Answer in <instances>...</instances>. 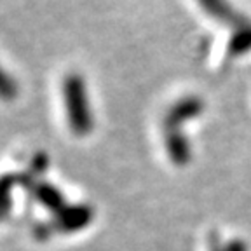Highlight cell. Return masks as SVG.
<instances>
[{"label": "cell", "instance_id": "8992f818", "mask_svg": "<svg viewBox=\"0 0 251 251\" xmlns=\"http://www.w3.org/2000/svg\"><path fill=\"white\" fill-rule=\"evenodd\" d=\"M18 185V175H4L0 176V220L4 218L11 208V192Z\"/></svg>", "mask_w": 251, "mask_h": 251}, {"label": "cell", "instance_id": "9c48e42d", "mask_svg": "<svg viewBox=\"0 0 251 251\" xmlns=\"http://www.w3.org/2000/svg\"><path fill=\"white\" fill-rule=\"evenodd\" d=\"M47 155L44 152H39L35 157H33V161H31L30 168H28V173H30L31 176H42L44 173L47 169Z\"/></svg>", "mask_w": 251, "mask_h": 251}, {"label": "cell", "instance_id": "30bf717a", "mask_svg": "<svg viewBox=\"0 0 251 251\" xmlns=\"http://www.w3.org/2000/svg\"><path fill=\"white\" fill-rule=\"evenodd\" d=\"M52 232H54V228H52V224H39L35 228H33V235H35L39 241L49 239Z\"/></svg>", "mask_w": 251, "mask_h": 251}, {"label": "cell", "instance_id": "5b68a950", "mask_svg": "<svg viewBox=\"0 0 251 251\" xmlns=\"http://www.w3.org/2000/svg\"><path fill=\"white\" fill-rule=\"evenodd\" d=\"M166 150L169 153V159H171L175 164H185L188 159V145L185 138L178 133L176 129H168L164 138Z\"/></svg>", "mask_w": 251, "mask_h": 251}, {"label": "cell", "instance_id": "ba28073f", "mask_svg": "<svg viewBox=\"0 0 251 251\" xmlns=\"http://www.w3.org/2000/svg\"><path fill=\"white\" fill-rule=\"evenodd\" d=\"M199 4L202 5L209 14L216 16V18H224V20H227L228 14H230L227 4H225L224 0H199Z\"/></svg>", "mask_w": 251, "mask_h": 251}, {"label": "cell", "instance_id": "6da1fadb", "mask_svg": "<svg viewBox=\"0 0 251 251\" xmlns=\"http://www.w3.org/2000/svg\"><path fill=\"white\" fill-rule=\"evenodd\" d=\"M63 105L67 114L68 127L77 136H86L93 131V114H91L89 96L86 80L78 74H68L63 78Z\"/></svg>", "mask_w": 251, "mask_h": 251}, {"label": "cell", "instance_id": "52a82bcc", "mask_svg": "<svg viewBox=\"0 0 251 251\" xmlns=\"http://www.w3.org/2000/svg\"><path fill=\"white\" fill-rule=\"evenodd\" d=\"M18 96V84L5 68L0 65V100L2 101H12Z\"/></svg>", "mask_w": 251, "mask_h": 251}, {"label": "cell", "instance_id": "277c9868", "mask_svg": "<svg viewBox=\"0 0 251 251\" xmlns=\"http://www.w3.org/2000/svg\"><path fill=\"white\" fill-rule=\"evenodd\" d=\"M33 197H35L39 202H42L47 209H51L58 215L63 208H65V199H63L61 192L58 188H54L52 185L44 183V181H39L37 187L33 188Z\"/></svg>", "mask_w": 251, "mask_h": 251}, {"label": "cell", "instance_id": "7a4b0ae2", "mask_svg": "<svg viewBox=\"0 0 251 251\" xmlns=\"http://www.w3.org/2000/svg\"><path fill=\"white\" fill-rule=\"evenodd\" d=\"M93 216L94 213L89 206H65L51 224L54 232L70 234V232L82 230L84 227H87Z\"/></svg>", "mask_w": 251, "mask_h": 251}, {"label": "cell", "instance_id": "3957f363", "mask_svg": "<svg viewBox=\"0 0 251 251\" xmlns=\"http://www.w3.org/2000/svg\"><path fill=\"white\" fill-rule=\"evenodd\" d=\"M201 103L196 98H188V100H181L176 105L169 110V114L164 119V126L166 129H176L178 126L185 121V119L192 117L199 112Z\"/></svg>", "mask_w": 251, "mask_h": 251}]
</instances>
